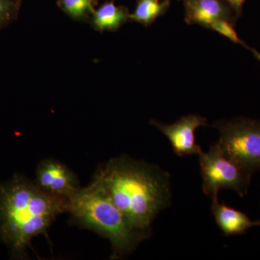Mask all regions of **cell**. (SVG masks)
<instances>
[{"label": "cell", "instance_id": "6da1fadb", "mask_svg": "<svg viewBox=\"0 0 260 260\" xmlns=\"http://www.w3.org/2000/svg\"><path fill=\"white\" fill-rule=\"evenodd\" d=\"M169 179L156 166L121 156L100 166L91 185L112 200L131 227L150 235L154 219L170 203Z\"/></svg>", "mask_w": 260, "mask_h": 260}, {"label": "cell", "instance_id": "7a4b0ae2", "mask_svg": "<svg viewBox=\"0 0 260 260\" xmlns=\"http://www.w3.org/2000/svg\"><path fill=\"white\" fill-rule=\"evenodd\" d=\"M67 210V199L15 174L0 183V239L13 257L24 259L32 238L47 235L51 223Z\"/></svg>", "mask_w": 260, "mask_h": 260}, {"label": "cell", "instance_id": "3957f363", "mask_svg": "<svg viewBox=\"0 0 260 260\" xmlns=\"http://www.w3.org/2000/svg\"><path fill=\"white\" fill-rule=\"evenodd\" d=\"M68 210L78 221L107 238L119 257L135 250L149 234L135 230L112 200L91 185L80 188L67 199Z\"/></svg>", "mask_w": 260, "mask_h": 260}, {"label": "cell", "instance_id": "277c9868", "mask_svg": "<svg viewBox=\"0 0 260 260\" xmlns=\"http://www.w3.org/2000/svg\"><path fill=\"white\" fill-rule=\"evenodd\" d=\"M220 132L217 145L246 172L260 171V121L237 118L215 124Z\"/></svg>", "mask_w": 260, "mask_h": 260}, {"label": "cell", "instance_id": "5b68a950", "mask_svg": "<svg viewBox=\"0 0 260 260\" xmlns=\"http://www.w3.org/2000/svg\"><path fill=\"white\" fill-rule=\"evenodd\" d=\"M199 160L205 194L213 199L222 189H232L242 198L247 194L251 174L228 158L218 145L200 153Z\"/></svg>", "mask_w": 260, "mask_h": 260}, {"label": "cell", "instance_id": "8992f818", "mask_svg": "<svg viewBox=\"0 0 260 260\" xmlns=\"http://www.w3.org/2000/svg\"><path fill=\"white\" fill-rule=\"evenodd\" d=\"M36 184L43 191L65 199L80 189L74 173L53 159L42 160L38 166Z\"/></svg>", "mask_w": 260, "mask_h": 260}, {"label": "cell", "instance_id": "52a82bcc", "mask_svg": "<svg viewBox=\"0 0 260 260\" xmlns=\"http://www.w3.org/2000/svg\"><path fill=\"white\" fill-rule=\"evenodd\" d=\"M151 124L167 137L170 141L174 153L179 156L199 155L203 152L200 145L196 143L194 132L198 127L207 126L206 118L197 114L183 116L174 124H164L156 121Z\"/></svg>", "mask_w": 260, "mask_h": 260}, {"label": "cell", "instance_id": "ba28073f", "mask_svg": "<svg viewBox=\"0 0 260 260\" xmlns=\"http://www.w3.org/2000/svg\"><path fill=\"white\" fill-rule=\"evenodd\" d=\"M211 210L217 225L225 236L241 235L251 227L259 225V220L253 221L245 213L219 203L218 197L213 198Z\"/></svg>", "mask_w": 260, "mask_h": 260}, {"label": "cell", "instance_id": "9c48e42d", "mask_svg": "<svg viewBox=\"0 0 260 260\" xmlns=\"http://www.w3.org/2000/svg\"><path fill=\"white\" fill-rule=\"evenodd\" d=\"M217 20L231 22L229 13L218 0H188L186 4V21L208 28Z\"/></svg>", "mask_w": 260, "mask_h": 260}, {"label": "cell", "instance_id": "30bf717a", "mask_svg": "<svg viewBox=\"0 0 260 260\" xmlns=\"http://www.w3.org/2000/svg\"><path fill=\"white\" fill-rule=\"evenodd\" d=\"M127 9L113 2L102 5L91 16V25L98 31L118 30L129 19Z\"/></svg>", "mask_w": 260, "mask_h": 260}, {"label": "cell", "instance_id": "8fae6325", "mask_svg": "<svg viewBox=\"0 0 260 260\" xmlns=\"http://www.w3.org/2000/svg\"><path fill=\"white\" fill-rule=\"evenodd\" d=\"M169 6V1L160 0H139L134 13L129 14V19L133 21L149 25L164 14Z\"/></svg>", "mask_w": 260, "mask_h": 260}, {"label": "cell", "instance_id": "7c38bea8", "mask_svg": "<svg viewBox=\"0 0 260 260\" xmlns=\"http://www.w3.org/2000/svg\"><path fill=\"white\" fill-rule=\"evenodd\" d=\"M96 0H59L61 10L70 18L85 20L95 12Z\"/></svg>", "mask_w": 260, "mask_h": 260}, {"label": "cell", "instance_id": "4fadbf2b", "mask_svg": "<svg viewBox=\"0 0 260 260\" xmlns=\"http://www.w3.org/2000/svg\"><path fill=\"white\" fill-rule=\"evenodd\" d=\"M20 0H0V30L18 18Z\"/></svg>", "mask_w": 260, "mask_h": 260}, {"label": "cell", "instance_id": "5bb4252c", "mask_svg": "<svg viewBox=\"0 0 260 260\" xmlns=\"http://www.w3.org/2000/svg\"><path fill=\"white\" fill-rule=\"evenodd\" d=\"M208 28L212 29L215 31L218 32L219 34L224 36L230 39L233 42L236 44H240L246 46L244 42H242L239 37H238L237 32L234 30L233 27L232 22L226 20H217L210 24Z\"/></svg>", "mask_w": 260, "mask_h": 260}, {"label": "cell", "instance_id": "9a60e30c", "mask_svg": "<svg viewBox=\"0 0 260 260\" xmlns=\"http://www.w3.org/2000/svg\"><path fill=\"white\" fill-rule=\"evenodd\" d=\"M234 6L237 10H239L242 8V5L244 3V0H228Z\"/></svg>", "mask_w": 260, "mask_h": 260}, {"label": "cell", "instance_id": "2e32d148", "mask_svg": "<svg viewBox=\"0 0 260 260\" xmlns=\"http://www.w3.org/2000/svg\"><path fill=\"white\" fill-rule=\"evenodd\" d=\"M251 52H252V54L255 56L256 59L260 61V52H258V51H256L255 49H251Z\"/></svg>", "mask_w": 260, "mask_h": 260}, {"label": "cell", "instance_id": "e0dca14e", "mask_svg": "<svg viewBox=\"0 0 260 260\" xmlns=\"http://www.w3.org/2000/svg\"><path fill=\"white\" fill-rule=\"evenodd\" d=\"M259 225H260V220H259Z\"/></svg>", "mask_w": 260, "mask_h": 260}]
</instances>
